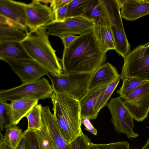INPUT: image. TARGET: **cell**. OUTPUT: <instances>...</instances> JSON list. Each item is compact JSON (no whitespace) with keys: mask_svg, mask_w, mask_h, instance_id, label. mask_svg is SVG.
<instances>
[{"mask_svg":"<svg viewBox=\"0 0 149 149\" xmlns=\"http://www.w3.org/2000/svg\"><path fill=\"white\" fill-rule=\"evenodd\" d=\"M106 55L93 29L81 35L64 48L60 60L63 73H92L104 64Z\"/></svg>","mask_w":149,"mask_h":149,"instance_id":"obj_1","label":"cell"},{"mask_svg":"<svg viewBox=\"0 0 149 149\" xmlns=\"http://www.w3.org/2000/svg\"><path fill=\"white\" fill-rule=\"evenodd\" d=\"M50 98L59 131L67 142L71 143L82 132L79 101L54 93Z\"/></svg>","mask_w":149,"mask_h":149,"instance_id":"obj_2","label":"cell"},{"mask_svg":"<svg viewBox=\"0 0 149 149\" xmlns=\"http://www.w3.org/2000/svg\"><path fill=\"white\" fill-rule=\"evenodd\" d=\"M44 27L32 32L21 43L29 57L47 72L54 75L63 73L60 60L52 47Z\"/></svg>","mask_w":149,"mask_h":149,"instance_id":"obj_3","label":"cell"},{"mask_svg":"<svg viewBox=\"0 0 149 149\" xmlns=\"http://www.w3.org/2000/svg\"><path fill=\"white\" fill-rule=\"evenodd\" d=\"M93 73H68L54 75L47 72L52 83L53 93L68 95L80 100L88 91Z\"/></svg>","mask_w":149,"mask_h":149,"instance_id":"obj_4","label":"cell"},{"mask_svg":"<svg viewBox=\"0 0 149 149\" xmlns=\"http://www.w3.org/2000/svg\"><path fill=\"white\" fill-rule=\"evenodd\" d=\"M121 79L134 78L149 82V46L148 43L134 48L124 58Z\"/></svg>","mask_w":149,"mask_h":149,"instance_id":"obj_5","label":"cell"},{"mask_svg":"<svg viewBox=\"0 0 149 149\" xmlns=\"http://www.w3.org/2000/svg\"><path fill=\"white\" fill-rule=\"evenodd\" d=\"M53 93L52 85L44 77L6 90H1L0 100L7 101L25 98L38 100L50 98Z\"/></svg>","mask_w":149,"mask_h":149,"instance_id":"obj_6","label":"cell"},{"mask_svg":"<svg viewBox=\"0 0 149 149\" xmlns=\"http://www.w3.org/2000/svg\"><path fill=\"white\" fill-rule=\"evenodd\" d=\"M108 14L110 27L114 37L116 52L124 58L130 52L125 34L120 8L116 0H102Z\"/></svg>","mask_w":149,"mask_h":149,"instance_id":"obj_7","label":"cell"},{"mask_svg":"<svg viewBox=\"0 0 149 149\" xmlns=\"http://www.w3.org/2000/svg\"><path fill=\"white\" fill-rule=\"evenodd\" d=\"M106 106L109 109L111 115V122L117 132L125 134L131 140L139 136L133 130L134 124L133 116L120 96L111 98Z\"/></svg>","mask_w":149,"mask_h":149,"instance_id":"obj_8","label":"cell"},{"mask_svg":"<svg viewBox=\"0 0 149 149\" xmlns=\"http://www.w3.org/2000/svg\"><path fill=\"white\" fill-rule=\"evenodd\" d=\"M94 25L92 21L81 16L66 18L63 22H54L44 27L49 36L60 38L68 35H81L92 29Z\"/></svg>","mask_w":149,"mask_h":149,"instance_id":"obj_9","label":"cell"},{"mask_svg":"<svg viewBox=\"0 0 149 149\" xmlns=\"http://www.w3.org/2000/svg\"><path fill=\"white\" fill-rule=\"evenodd\" d=\"M123 100L134 119L142 122L148 117L149 113V82L132 91Z\"/></svg>","mask_w":149,"mask_h":149,"instance_id":"obj_10","label":"cell"},{"mask_svg":"<svg viewBox=\"0 0 149 149\" xmlns=\"http://www.w3.org/2000/svg\"><path fill=\"white\" fill-rule=\"evenodd\" d=\"M27 27L29 32L34 31L55 22L54 11L38 0H33L26 7Z\"/></svg>","mask_w":149,"mask_h":149,"instance_id":"obj_11","label":"cell"},{"mask_svg":"<svg viewBox=\"0 0 149 149\" xmlns=\"http://www.w3.org/2000/svg\"><path fill=\"white\" fill-rule=\"evenodd\" d=\"M5 62L18 76L22 84L38 80L47 75V72L31 58L7 60Z\"/></svg>","mask_w":149,"mask_h":149,"instance_id":"obj_12","label":"cell"},{"mask_svg":"<svg viewBox=\"0 0 149 149\" xmlns=\"http://www.w3.org/2000/svg\"><path fill=\"white\" fill-rule=\"evenodd\" d=\"M42 120L46 126L48 133L52 149H72L71 143H68L61 134L55 118L48 106L43 107Z\"/></svg>","mask_w":149,"mask_h":149,"instance_id":"obj_13","label":"cell"},{"mask_svg":"<svg viewBox=\"0 0 149 149\" xmlns=\"http://www.w3.org/2000/svg\"><path fill=\"white\" fill-rule=\"evenodd\" d=\"M26 3L12 0H0V15L27 28Z\"/></svg>","mask_w":149,"mask_h":149,"instance_id":"obj_14","label":"cell"},{"mask_svg":"<svg viewBox=\"0 0 149 149\" xmlns=\"http://www.w3.org/2000/svg\"><path fill=\"white\" fill-rule=\"evenodd\" d=\"M120 77V75L114 66L108 62L105 63L93 72L88 90L107 86Z\"/></svg>","mask_w":149,"mask_h":149,"instance_id":"obj_15","label":"cell"},{"mask_svg":"<svg viewBox=\"0 0 149 149\" xmlns=\"http://www.w3.org/2000/svg\"><path fill=\"white\" fill-rule=\"evenodd\" d=\"M120 9L122 18L134 21L149 14V0H127Z\"/></svg>","mask_w":149,"mask_h":149,"instance_id":"obj_16","label":"cell"},{"mask_svg":"<svg viewBox=\"0 0 149 149\" xmlns=\"http://www.w3.org/2000/svg\"><path fill=\"white\" fill-rule=\"evenodd\" d=\"M83 16L95 25L110 26L109 17L102 0H90Z\"/></svg>","mask_w":149,"mask_h":149,"instance_id":"obj_17","label":"cell"},{"mask_svg":"<svg viewBox=\"0 0 149 149\" xmlns=\"http://www.w3.org/2000/svg\"><path fill=\"white\" fill-rule=\"evenodd\" d=\"M107 86L98 87L88 90L79 101L81 119H96L97 116L95 110V105L99 96Z\"/></svg>","mask_w":149,"mask_h":149,"instance_id":"obj_18","label":"cell"},{"mask_svg":"<svg viewBox=\"0 0 149 149\" xmlns=\"http://www.w3.org/2000/svg\"><path fill=\"white\" fill-rule=\"evenodd\" d=\"M38 100L33 98H25L11 102L10 103L11 113L10 125H17L25 117L32 108L38 104Z\"/></svg>","mask_w":149,"mask_h":149,"instance_id":"obj_19","label":"cell"},{"mask_svg":"<svg viewBox=\"0 0 149 149\" xmlns=\"http://www.w3.org/2000/svg\"><path fill=\"white\" fill-rule=\"evenodd\" d=\"M31 59L28 55L21 42L9 41L0 42V59Z\"/></svg>","mask_w":149,"mask_h":149,"instance_id":"obj_20","label":"cell"},{"mask_svg":"<svg viewBox=\"0 0 149 149\" xmlns=\"http://www.w3.org/2000/svg\"><path fill=\"white\" fill-rule=\"evenodd\" d=\"M93 30L101 47L105 53L110 50H115V41L110 26L94 25Z\"/></svg>","mask_w":149,"mask_h":149,"instance_id":"obj_21","label":"cell"},{"mask_svg":"<svg viewBox=\"0 0 149 149\" xmlns=\"http://www.w3.org/2000/svg\"><path fill=\"white\" fill-rule=\"evenodd\" d=\"M29 32L0 24V42H21L26 38Z\"/></svg>","mask_w":149,"mask_h":149,"instance_id":"obj_22","label":"cell"},{"mask_svg":"<svg viewBox=\"0 0 149 149\" xmlns=\"http://www.w3.org/2000/svg\"><path fill=\"white\" fill-rule=\"evenodd\" d=\"M43 106L37 104L27 113L25 117L28 121V127L26 131L40 130L42 126V111Z\"/></svg>","mask_w":149,"mask_h":149,"instance_id":"obj_23","label":"cell"},{"mask_svg":"<svg viewBox=\"0 0 149 149\" xmlns=\"http://www.w3.org/2000/svg\"><path fill=\"white\" fill-rule=\"evenodd\" d=\"M120 79V77L108 85L99 96L95 107V111L97 115H98L100 111L106 106Z\"/></svg>","mask_w":149,"mask_h":149,"instance_id":"obj_24","label":"cell"},{"mask_svg":"<svg viewBox=\"0 0 149 149\" xmlns=\"http://www.w3.org/2000/svg\"><path fill=\"white\" fill-rule=\"evenodd\" d=\"M5 129V139L10 146L15 148L24 136L22 130L17 125H10Z\"/></svg>","mask_w":149,"mask_h":149,"instance_id":"obj_25","label":"cell"},{"mask_svg":"<svg viewBox=\"0 0 149 149\" xmlns=\"http://www.w3.org/2000/svg\"><path fill=\"white\" fill-rule=\"evenodd\" d=\"M90 0H72L68 3L66 18L83 16Z\"/></svg>","mask_w":149,"mask_h":149,"instance_id":"obj_26","label":"cell"},{"mask_svg":"<svg viewBox=\"0 0 149 149\" xmlns=\"http://www.w3.org/2000/svg\"><path fill=\"white\" fill-rule=\"evenodd\" d=\"M122 80V86L117 91V93L123 99L127 95L136 88L148 82L134 78H126Z\"/></svg>","mask_w":149,"mask_h":149,"instance_id":"obj_27","label":"cell"},{"mask_svg":"<svg viewBox=\"0 0 149 149\" xmlns=\"http://www.w3.org/2000/svg\"><path fill=\"white\" fill-rule=\"evenodd\" d=\"M11 119V113L10 103L7 101L0 100V128L3 131L10 125Z\"/></svg>","mask_w":149,"mask_h":149,"instance_id":"obj_28","label":"cell"},{"mask_svg":"<svg viewBox=\"0 0 149 149\" xmlns=\"http://www.w3.org/2000/svg\"><path fill=\"white\" fill-rule=\"evenodd\" d=\"M42 127L40 130L34 131L38 139L40 149H52L49 143L47 129L42 122Z\"/></svg>","mask_w":149,"mask_h":149,"instance_id":"obj_29","label":"cell"},{"mask_svg":"<svg viewBox=\"0 0 149 149\" xmlns=\"http://www.w3.org/2000/svg\"><path fill=\"white\" fill-rule=\"evenodd\" d=\"M89 149H130L129 143L125 141L108 144H95L91 143Z\"/></svg>","mask_w":149,"mask_h":149,"instance_id":"obj_30","label":"cell"},{"mask_svg":"<svg viewBox=\"0 0 149 149\" xmlns=\"http://www.w3.org/2000/svg\"><path fill=\"white\" fill-rule=\"evenodd\" d=\"M24 149H40L39 143L33 130L24 131Z\"/></svg>","mask_w":149,"mask_h":149,"instance_id":"obj_31","label":"cell"},{"mask_svg":"<svg viewBox=\"0 0 149 149\" xmlns=\"http://www.w3.org/2000/svg\"><path fill=\"white\" fill-rule=\"evenodd\" d=\"M91 143L88 136L82 132L71 143L72 149H89Z\"/></svg>","mask_w":149,"mask_h":149,"instance_id":"obj_32","label":"cell"},{"mask_svg":"<svg viewBox=\"0 0 149 149\" xmlns=\"http://www.w3.org/2000/svg\"><path fill=\"white\" fill-rule=\"evenodd\" d=\"M0 24L6 26L28 31L27 28L4 17L0 15Z\"/></svg>","mask_w":149,"mask_h":149,"instance_id":"obj_33","label":"cell"},{"mask_svg":"<svg viewBox=\"0 0 149 149\" xmlns=\"http://www.w3.org/2000/svg\"><path fill=\"white\" fill-rule=\"evenodd\" d=\"M68 4L61 7L54 11L55 22L64 21L66 19Z\"/></svg>","mask_w":149,"mask_h":149,"instance_id":"obj_34","label":"cell"},{"mask_svg":"<svg viewBox=\"0 0 149 149\" xmlns=\"http://www.w3.org/2000/svg\"><path fill=\"white\" fill-rule=\"evenodd\" d=\"M81 125H83L86 130L92 134L96 136L97 134V130L94 127L91 123L90 120L88 118H84L81 119Z\"/></svg>","mask_w":149,"mask_h":149,"instance_id":"obj_35","label":"cell"},{"mask_svg":"<svg viewBox=\"0 0 149 149\" xmlns=\"http://www.w3.org/2000/svg\"><path fill=\"white\" fill-rule=\"evenodd\" d=\"M72 0H52L50 7L54 11L57 9L67 5Z\"/></svg>","mask_w":149,"mask_h":149,"instance_id":"obj_36","label":"cell"},{"mask_svg":"<svg viewBox=\"0 0 149 149\" xmlns=\"http://www.w3.org/2000/svg\"><path fill=\"white\" fill-rule=\"evenodd\" d=\"M72 35H68L64 36L60 38L62 40L64 46V48H66L74 41L78 37Z\"/></svg>","mask_w":149,"mask_h":149,"instance_id":"obj_37","label":"cell"},{"mask_svg":"<svg viewBox=\"0 0 149 149\" xmlns=\"http://www.w3.org/2000/svg\"><path fill=\"white\" fill-rule=\"evenodd\" d=\"M0 149H15L6 141L4 135L0 132Z\"/></svg>","mask_w":149,"mask_h":149,"instance_id":"obj_38","label":"cell"},{"mask_svg":"<svg viewBox=\"0 0 149 149\" xmlns=\"http://www.w3.org/2000/svg\"><path fill=\"white\" fill-rule=\"evenodd\" d=\"M24 136L15 149H24Z\"/></svg>","mask_w":149,"mask_h":149,"instance_id":"obj_39","label":"cell"},{"mask_svg":"<svg viewBox=\"0 0 149 149\" xmlns=\"http://www.w3.org/2000/svg\"><path fill=\"white\" fill-rule=\"evenodd\" d=\"M127 0H116L117 3L120 8L123 7Z\"/></svg>","mask_w":149,"mask_h":149,"instance_id":"obj_40","label":"cell"},{"mask_svg":"<svg viewBox=\"0 0 149 149\" xmlns=\"http://www.w3.org/2000/svg\"><path fill=\"white\" fill-rule=\"evenodd\" d=\"M38 0L41 3L47 5L49 4H50L52 1V0Z\"/></svg>","mask_w":149,"mask_h":149,"instance_id":"obj_41","label":"cell"},{"mask_svg":"<svg viewBox=\"0 0 149 149\" xmlns=\"http://www.w3.org/2000/svg\"><path fill=\"white\" fill-rule=\"evenodd\" d=\"M141 149H149V137L146 144Z\"/></svg>","mask_w":149,"mask_h":149,"instance_id":"obj_42","label":"cell"},{"mask_svg":"<svg viewBox=\"0 0 149 149\" xmlns=\"http://www.w3.org/2000/svg\"><path fill=\"white\" fill-rule=\"evenodd\" d=\"M148 45H149V42H148Z\"/></svg>","mask_w":149,"mask_h":149,"instance_id":"obj_43","label":"cell"}]
</instances>
